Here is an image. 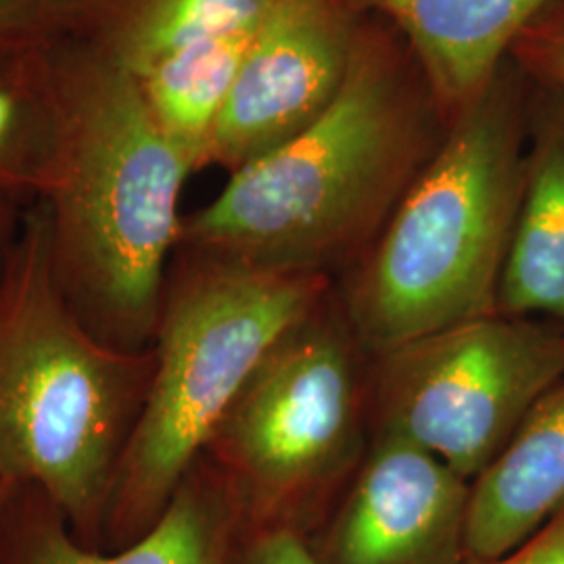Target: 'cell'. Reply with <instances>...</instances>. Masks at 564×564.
Here are the masks:
<instances>
[{
	"label": "cell",
	"instance_id": "2",
	"mask_svg": "<svg viewBox=\"0 0 564 564\" xmlns=\"http://www.w3.org/2000/svg\"><path fill=\"white\" fill-rule=\"evenodd\" d=\"M63 132L41 199L69 307L120 351L153 347L195 163L153 120L139 80L90 36L63 48Z\"/></svg>",
	"mask_w": 564,
	"mask_h": 564
},
{
	"label": "cell",
	"instance_id": "5",
	"mask_svg": "<svg viewBox=\"0 0 564 564\" xmlns=\"http://www.w3.org/2000/svg\"><path fill=\"white\" fill-rule=\"evenodd\" d=\"M333 286L318 274L176 249L153 377L113 477L101 545L132 544L158 523L265 351Z\"/></svg>",
	"mask_w": 564,
	"mask_h": 564
},
{
	"label": "cell",
	"instance_id": "14",
	"mask_svg": "<svg viewBox=\"0 0 564 564\" xmlns=\"http://www.w3.org/2000/svg\"><path fill=\"white\" fill-rule=\"evenodd\" d=\"M65 42L0 53V205L28 209L51 176L63 132Z\"/></svg>",
	"mask_w": 564,
	"mask_h": 564
},
{
	"label": "cell",
	"instance_id": "17",
	"mask_svg": "<svg viewBox=\"0 0 564 564\" xmlns=\"http://www.w3.org/2000/svg\"><path fill=\"white\" fill-rule=\"evenodd\" d=\"M116 0H0V53L90 36Z\"/></svg>",
	"mask_w": 564,
	"mask_h": 564
},
{
	"label": "cell",
	"instance_id": "18",
	"mask_svg": "<svg viewBox=\"0 0 564 564\" xmlns=\"http://www.w3.org/2000/svg\"><path fill=\"white\" fill-rule=\"evenodd\" d=\"M524 78L564 93V0H550L510 51Z\"/></svg>",
	"mask_w": 564,
	"mask_h": 564
},
{
	"label": "cell",
	"instance_id": "19",
	"mask_svg": "<svg viewBox=\"0 0 564 564\" xmlns=\"http://www.w3.org/2000/svg\"><path fill=\"white\" fill-rule=\"evenodd\" d=\"M232 564H318L300 531L289 527H242Z\"/></svg>",
	"mask_w": 564,
	"mask_h": 564
},
{
	"label": "cell",
	"instance_id": "8",
	"mask_svg": "<svg viewBox=\"0 0 564 564\" xmlns=\"http://www.w3.org/2000/svg\"><path fill=\"white\" fill-rule=\"evenodd\" d=\"M358 15L345 0H276L214 130L209 165L235 172L323 116L356 55Z\"/></svg>",
	"mask_w": 564,
	"mask_h": 564
},
{
	"label": "cell",
	"instance_id": "15",
	"mask_svg": "<svg viewBox=\"0 0 564 564\" xmlns=\"http://www.w3.org/2000/svg\"><path fill=\"white\" fill-rule=\"evenodd\" d=\"M256 32L193 42L137 78L153 120L197 170L209 165L214 130Z\"/></svg>",
	"mask_w": 564,
	"mask_h": 564
},
{
	"label": "cell",
	"instance_id": "9",
	"mask_svg": "<svg viewBox=\"0 0 564 564\" xmlns=\"http://www.w3.org/2000/svg\"><path fill=\"white\" fill-rule=\"evenodd\" d=\"M470 481L395 437L372 435L362 464L307 535L318 564H470Z\"/></svg>",
	"mask_w": 564,
	"mask_h": 564
},
{
	"label": "cell",
	"instance_id": "12",
	"mask_svg": "<svg viewBox=\"0 0 564 564\" xmlns=\"http://www.w3.org/2000/svg\"><path fill=\"white\" fill-rule=\"evenodd\" d=\"M496 312L550 321L564 335V93L538 84L531 88L523 193Z\"/></svg>",
	"mask_w": 564,
	"mask_h": 564
},
{
	"label": "cell",
	"instance_id": "20",
	"mask_svg": "<svg viewBox=\"0 0 564 564\" xmlns=\"http://www.w3.org/2000/svg\"><path fill=\"white\" fill-rule=\"evenodd\" d=\"M470 564H564V508L505 556Z\"/></svg>",
	"mask_w": 564,
	"mask_h": 564
},
{
	"label": "cell",
	"instance_id": "21",
	"mask_svg": "<svg viewBox=\"0 0 564 564\" xmlns=\"http://www.w3.org/2000/svg\"><path fill=\"white\" fill-rule=\"evenodd\" d=\"M23 212L25 209L0 205V284H2L4 274H7V265L11 260L13 245L18 241V235H20Z\"/></svg>",
	"mask_w": 564,
	"mask_h": 564
},
{
	"label": "cell",
	"instance_id": "1",
	"mask_svg": "<svg viewBox=\"0 0 564 564\" xmlns=\"http://www.w3.org/2000/svg\"><path fill=\"white\" fill-rule=\"evenodd\" d=\"M400 53L360 32L341 93L182 218L178 249L333 282L377 241L437 142Z\"/></svg>",
	"mask_w": 564,
	"mask_h": 564
},
{
	"label": "cell",
	"instance_id": "4",
	"mask_svg": "<svg viewBox=\"0 0 564 564\" xmlns=\"http://www.w3.org/2000/svg\"><path fill=\"white\" fill-rule=\"evenodd\" d=\"M155 354L120 351L76 316L55 276L42 202L21 220L0 284V481L42 491L90 547L139 421Z\"/></svg>",
	"mask_w": 564,
	"mask_h": 564
},
{
	"label": "cell",
	"instance_id": "16",
	"mask_svg": "<svg viewBox=\"0 0 564 564\" xmlns=\"http://www.w3.org/2000/svg\"><path fill=\"white\" fill-rule=\"evenodd\" d=\"M276 0H116L90 39L134 78L193 42L256 32Z\"/></svg>",
	"mask_w": 564,
	"mask_h": 564
},
{
	"label": "cell",
	"instance_id": "13",
	"mask_svg": "<svg viewBox=\"0 0 564 564\" xmlns=\"http://www.w3.org/2000/svg\"><path fill=\"white\" fill-rule=\"evenodd\" d=\"M564 508V379L533 403L498 458L470 484V563L500 558Z\"/></svg>",
	"mask_w": 564,
	"mask_h": 564
},
{
	"label": "cell",
	"instance_id": "6",
	"mask_svg": "<svg viewBox=\"0 0 564 564\" xmlns=\"http://www.w3.org/2000/svg\"><path fill=\"white\" fill-rule=\"evenodd\" d=\"M370 370L335 286L265 351L203 454L242 527L323 521L372 442Z\"/></svg>",
	"mask_w": 564,
	"mask_h": 564
},
{
	"label": "cell",
	"instance_id": "10",
	"mask_svg": "<svg viewBox=\"0 0 564 564\" xmlns=\"http://www.w3.org/2000/svg\"><path fill=\"white\" fill-rule=\"evenodd\" d=\"M241 531L228 487L202 456L158 523L118 550L84 544L42 491L13 487L0 519V564H232Z\"/></svg>",
	"mask_w": 564,
	"mask_h": 564
},
{
	"label": "cell",
	"instance_id": "11",
	"mask_svg": "<svg viewBox=\"0 0 564 564\" xmlns=\"http://www.w3.org/2000/svg\"><path fill=\"white\" fill-rule=\"evenodd\" d=\"M356 13H379L410 44L426 88L454 118L510 59L524 28L550 0H345Z\"/></svg>",
	"mask_w": 564,
	"mask_h": 564
},
{
	"label": "cell",
	"instance_id": "22",
	"mask_svg": "<svg viewBox=\"0 0 564 564\" xmlns=\"http://www.w3.org/2000/svg\"><path fill=\"white\" fill-rule=\"evenodd\" d=\"M11 489H13V487H9V485H4L2 481H0V519H2V510H4L7 500H9V494H11Z\"/></svg>",
	"mask_w": 564,
	"mask_h": 564
},
{
	"label": "cell",
	"instance_id": "3",
	"mask_svg": "<svg viewBox=\"0 0 564 564\" xmlns=\"http://www.w3.org/2000/svg\"><path fill=\"white\" fill-rule=\"evenodd\" d=\"M533 84L508 59L454 118L377 241L335 282L375 358L494 314L523 193Z\"/></svg>",
	"mask_w": 564,
	"mask_h": 564
},
{
	"label": "cell",
	"instance_id": "7",
	"mask_svg": "<svg viewBox=\"0 0 564 564\" xmlns=\"http://www.w3.org/2000/svg\"><path fill=\"white\" fill-rule=\"evenodd\" d=\"M564 379V335L550 321L487 314L372 358V435L395 437L475 481L527 412Z\"/></svg>",
	"mask_w": 564,
	"mask_h": 564
}]
</instances>
